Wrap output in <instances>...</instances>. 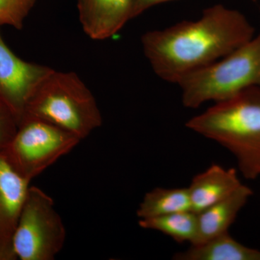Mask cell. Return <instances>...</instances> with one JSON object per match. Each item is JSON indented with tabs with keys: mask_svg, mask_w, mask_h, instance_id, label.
I'll use <instances>...</instances> for the list:
<instances>
[{
	"mask_svg": "<svg viewBox=\"0 0 260 260\" xmlns=\"http://www.w3.org/2000/svg\"><path fill=\"white\" fill-rule=\"evenodd\" d=\"M30 182L0 151V251L8 259L15 257L12 242Z\"/></svg>",
	"mask_w": 260,
	"mask_h": 260,
	"instance_id": "8",
	"label": "cell"
},
{
	"mask_svg": "<svg viewBox=\"0 0 260 260\" xmlns=\"http://www.w3.org/2000/svg\"><path fill=\"white\" fill-rule=\"evenodd\" d=\"M251 194L250 188L242 184L225 199L198 213V241L195 245L227 233Z\"/></svg>",
	"mask_w": 260,
	"mask_h": 260,
	"instance_id": "11",
	"label": "cell"
},
{
	"mask_svg": "<svg viewBox=\"0 0 260 260\" xmlns=\"http://www.w3.org/2000/svg\"><path fill=\"white\" fill-rule=\"evenodd\" d=\"M172 0H137L135 3L134 10H133V18L141 15L147 10L153 8L155 5L162 4Z\"/></svg>",
	"mask_w": 260,
	"mask_h": 260,
	"instance_id": "17",
	"label": "cell"
},
{
	"mask_svg": "<svg viewBox=\"0 0 260 260\" xmlns=\"http://www.w3.org/2000/svg\"><path fill=\"white\" fill-rule=\"evenodd\" d=\"M242 184L235 169H225L216 164L211 166L195 176L188 187L191 211L200 213L226 198Z\"/></svg>",
	"mask_w": 260,
	"mask_h": 260,
	"instance_id": "10",
	"label": "cell"
},
{
	"mask_svg": "<svg viewBox=\"0 0 260 260\" xmlns=\"http://www.w3.org/2000/svg\"><path fill=\"white\" fill-rule=\"evenodd\" d=\"M36 3L37 0H0V26L22 29Z\"/></svg>",
	"mask_w": 260,
	"mask_h": 260,
	"instance_id": "15",
	"label": "cell"
},
{
	"mask_svg": "<svg viewBox=\"0 0 260 260\" xmlns=\"http://www.w3.org/2000/svg\"><path fill=\"white\" fill-rule=\"evenodd\" d=\"M138 223L143 229L158 231L179 243L187 242L191 245L198 243V214L191 210L140 219Z\"/></svg>",
	"mask_w": 260,
	"mask_h": 260,
	"instance_id": "14",
	"label": "cell"
},
{
	"mask_svg": "<svg viewBox=\"0 0 260 260\" xmlns=\"http://www.w3.org/2000/svg\"><path fill=\"white\" fill-rule=\"evenodd\" d=\"M254 36V29L244 15L216 5L205 10L198 20L145 32L141 44L154 73L160 79L178 85Z\"/></svg>",
	"mask_w": 260,
	"mask_h": 260,
	"instance_id": "1",
	"label": "cell"
},
{
	"mask_svg": "<svg viewBox=\"0 0 260 260\" xmlns=\"http://www.w3.org/2000/svg\"><path fill=\"white\" fill-rule=\"evenodd\" d=\"M191 210L188 188H155L145 194L137 210L140 219Z\"/></svg>",
	"mask_w": 260,
	"mask_h": 260,
	"instance_id": "13",
	"label": "cell"
},
{
	"mask_svg": "<svg viewBox=\"0 0 260 260\" xmlns=\"http://www.w3.org/2000/svg\"><path fill=\"white\" fill-rule=\"evenodd\" d=\"M177 260H260V251L247 247L233 239L229 232L203 244L191 245L174 256Z\"/></svg>",
	"mask_w": 260,
	"mask_h": 260,
	"instance_id": "12",
	"label": "cell"
},
{
	"mask_svg": "<svg viewBox=\"0 0 260 260\" xmlns=\"http://www.w3.org/2000/svg\"><path fill=\"white\" fill-rule=\"evenodd\" d=\"M24 118L48 121L81 140L102 126L103 121L95 98L79 77L52 69L29 99Z\"/></svg>",
	"mask_w": 260,
	"mask_h": 260,
	"instance_id": "3",
	"label": "cell"
},
{
	"mask_svg": "<svg viewBox=\"0 0 260 260\" xmlns=\"http://www.w3.org/2000/svg\"><path fill=\"white\" fill-rule=\"evenodd\" d=\"M66 229L54 202L37 186H30L13 237L15 257L53 260L64 247Z\"/></svg>",
	"mask_w": 260,
	"mask_h": 260,
	"instance_id": "5",
	"label": "cell"
},
{
	"mask_svg": "<svg viewBox=\"0 0 260 260\" xmlns=\"http://www.w3.org/2000/svg\"><path fill=\"white\" fill-rule=\"evenodd\" d=\"M50 70L48 67L27 62L15 55L0 32V102L13 112L18 123L34 90Z\"/></svg>",
	"mask_w": 260,
	"mask_h": 260,
	"instance_id": "7",
	"label": "cell"
},
{
	"mask_svg": "<svg viewBox=\"0 0 260 260\" xmlns=\"http://www.w3.org/2000/svg\"><path fill=\"white\" fill-rule=\"evenodd\" d=\"M184 107L221 102L253 87L260 88V30L230 54L188 75L178 84Z\"/></svg>",
	"mask_w": 260,
	"mask_h": 260,
	"instance_id": "4",
	"label": "cell"
},
{
	"mask_svg": "<svg viewBox=\"0 0 260 260\" xmlns=\"http://www.w3.org/2000/svg\"><path fill=\"white\" fill-rule=\"evenodd\" d=\"M84 31L94 40L117 34L129 20L137 0H77Z\"/></svg>",
	"mask_w": 260,
	"mask_h": 260,
	"instance_id": "9",
	"label": "cell"
},
{
	"mask_svg": "<svg viewBox=\"0 0 260 260\" xmlns=\"http://www.w3.org/2000/svg\"><path fill=\"white\" fill-rule=\"evenodd\" d=\"M76 135L48 121L24 118L3 150L11 165L29 181L69 154L80 142Z\"/></svg>",
	"mask_w": 260,
	"mask_h": 260,
	"instance_id": "6",
	"label": "cell"
},
{
	"mask_svg": "<svg viewBox=\"0 0 260 260\" xmlns=\"http://www.w3.org/2000/svg\"><path fill=\"white\" fill-rule=\"evenodd\" d=\"M2 259H8V257H7V256L5 255L4 253L3 252V251H0V260Z\"/></svg>",
	"mask_w": 260,
	"mask_h": 260,
	"instance_id": "18",
	"label": "cell"
},
{
	"mask_svg": "<svg viewBox=\"0 0 260 260\" xmlns=\"http://www.w3.org/2000/svg\"><path fill=\"white\" fill-rule=\"evenodd\" d=\"M186 127L216 142L235 156L244 177L260 174V88L253 87L215 103Z\"/></svg>",
	"mask_w": 260,
	"mask_h": 260,
	"instance_id": "2",
	"label": "cell"
},
{
	"mask_svg": "<svg viewBox=\"0 0 260 260\" xmlns=\"http://www.w3.org/2000/svg\"><path fill=\"white\" fill-rule=\"evenodd\" d=\"M18 121L13 112L0 102V151H3L15 136Z\"/></svg>",
	"mask_w": 260,
	"mask_h": 260,
	"instance_id": "16",
	"label": "cell"
}]
</instances>
